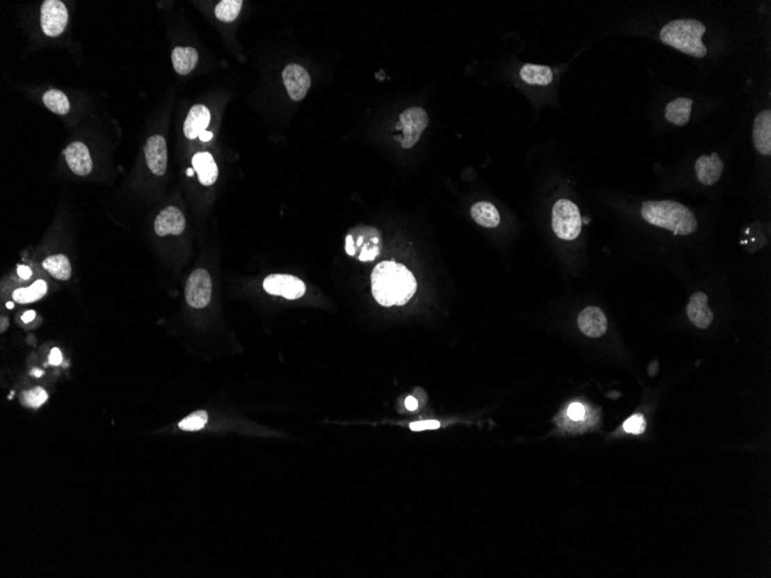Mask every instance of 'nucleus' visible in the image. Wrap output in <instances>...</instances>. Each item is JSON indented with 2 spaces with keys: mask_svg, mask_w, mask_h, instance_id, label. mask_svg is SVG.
Wrapping results in <instances>:
<instances>
[{
  "mask_svg": "<svg viewBox=\"0 0 771 578\" xmlns=\"http://www.w3.org/2000/svg\"><path fill=\"white\" fill-rule=\"evenodd\" d=\"M48 292V284L43 280H38L28 288H20L13 292L14 301L19 304H31L45 297Z\"/></svg>",
  "mask_w": 771,
  "mask_h": 578,
  "instance_id": "nucleus-24",
  "label": "nucleus"
},
{
  "mask_svg": "<svg viewBox=\"0 0 771 578\" xmlns=\"http://www.w3.org/2000/svg\"><path fill=\"white\" fill-rule=\"evenodd\" d=\"M644 220L655 227H663L672 234L688 236L697 230V217L681 203L663 200L646 201L641 208Z\"/></svg>",
  "mask_w": 771,
  "mask_h": 578,
  "instance_id": "nucleus-2",
  "label": "nucleus"
},
{
  "mask_svg": "<svg viewBox=\"0 0 771 578\" xmlns=\"http://www.w3.org/2000/svg\"><path fill=\"white\" fill-rule=\"evenodd\" d=\"M687 315L694 325L707 329L714 321V313L708 305V296L704 292H695L687 305Z\"/></svg>",
  "mask_w": 771,
  "mask_h": 578,
  "instance_id": "nucleus-14",
  "label": "nucleus"
},
{
  "mask_svg": "<svg viewBox=\"0 0 771 578\" xmlns=\"http://www.w3.org/2000/svg\"><path fill=\"white\" fill-rule=\"evenodd\" d=\"M7 327H8V319L6 316H1V319H0V332H5Z\"/></svg>",
  "mask_w": 771,
  "mask_h": 578,
  "instance_id": "nucleus-36",
  "label": "nucleus"
},
{
  "mask_svg": "<svg viewBox=\"0 0 771 578\" xmlns=\"http://www.w3.org/2000/svg\"><path fill=\"white\" fill-rule=\"evenodd\" d=\"M199 138L201 141H205V143H207V141H209V140L213 138V133L207 132V131H205V132H202L201 133V134H200Z\"/></svg>",
  "mask_w": 771,
  "mask_h": 578,
  "instance_id": "nucleus-37",
  "label": "nucleus"
},
{
  "mask_svg": "<svg viewBox=\"0 0 771 578\" xmlns=\"http://www.w3.org/2000/svg\"><path fill=\"white\" fill-rule=\"evenodd\" d=\"M21 401H22V404L24 406L31 408V409H38L48 401V392H45V389L41 388V387H38V388L24 392L21 396Z\"/></svg>",
  "mask_w": 771,
  "mask_h": 578,
  "instance_id": "nucleus-27",
  "label": "nucleus"
},
{
  "mask_svg": "<svg viewBox=\"0 0 771 578\" xmlns=\"http://www.w3.org/2000/svg\"><path fill=\"white\" fill-rule=\"evenodd\" d=\"M264 289L271 296H280L288 300H294L304 296L306 285L301 278L292 275L273 274L264 278Z\"/></svg>",
  "mask_w": 771,
  "mask_h": 578,
  "instance_id": "nucleus-7",
  "label": "nucleus"
},
{
  "mask_svg": "<svg viewBox=\"0 0 771 578\" xmlns=\"http://www.w3.org/2000/svg\"><path fill=\"white\" fill-rule=\"evenodd\" d=\"M63 362V355H61V350L57 348H54L51 350L50 355H49V364L50 365L58 366Z\"/></svg>",
  "mask_w": 771,
  "mask_h": 578,
  "instance_id": "nucleus-32",
  "label": "nucleus"
},
{
  "mask_svg": "<svg viewBox=\"0 0 771 578\" xmlns=\"http://www.w3.org/2000/svg\"><path fill=\"white\" fill-rule=\"evenodd\" d=\"M186 173H187V176H189V177L193 176V173H194V170L187 169V172Z\"/></svg>",
  "mask_w": 771,
  "mask_h": 578,
  "instance_id": "nucleus-39",
  "label": "nucleus"
},
{
  "mask_svg": "<svg viewBox=\"0 0 771 578\" xmlns=\"http://www.w3.org/2000/svg\"><path fill=\"white\" fill-rule=\"evenodd\" d=\"M693 101L690 98L678 97L665 108V118L676 126L686 125L690 122Z\"/></svg>",
  "mask_w": 771,
  "mask_h": 578,
  "instance_id": "nucleus-19",
  "label": "nucleus"
},
{
  "mask_svg": "<svg viewBox=\"0 0 771 578\" xmlns=\"http://www.w3.org/2000/svg\"><path fill=\"white\" fill-rule=\"evenodd\" d=\"M646 426L644 417L642 415H635L625 422L623 430L626 431L627 433L641 434L646 430Z\"/></svg>",
  "mask_w": 771,
  "mask_h": 578,
  "instance_id": "nucleus-29",
  "label": "nucleus"
},
{
  "mask_svg": "<svg viewBox=\"0 0 771 578\" xmlns=\"http://www.w3.org/2000/svg\"><path fill=\"white\" fill-rule=\"evenodd\" d=\"M520 78L531 86H548L553 81V71L543 65L525 64L520 71Z\"/></svg>",
  "mask_w": 771,
  "mask_h": 578,
  "instance_id": "nucleus-20",
  "label": "nucleus"
},
{
  "mask_svg": "<svg viewBox=\"0 0 771 578\" xmlns=\"http://www.w3.org/2000/svg\"><path fill=\"white\" fill-rule=\"evenodd\" d=\"M145 155L149 170L156 176H164L168 166V149L162 136H152L147 140Z\"/></svg>",
  "mask_w": 771,
  "mask_h": 578,
  "instance_id": "nucleus-10",
  "label": "nucleus"
},
{
  "mask_svg": "<svg viewBox=\"0 0 771 578\" xmlns=\"http://www.w3.org/2000/svg\"><path fill=\"white\" fill-rule=\"evenodd\" d=\"M68 12L65 3L59 0H47L42 5V31L50 38H56L65 31L67 26Z\"/></svg>",
  "mask_w": 771,
  "mask_h": 578,
  "instance_id": "nucleus-8",
  "label": "nucleus"
},
{
  "mask_svg": "<svg viewBox=\"0 0 771 578\" xmlns=\"http://www.w3.org/2000/svg\"><path fill=\"white\" fill-rule=\"evenodd\" d=\"M47 108L57 115H66L70 111V102L64 93L57 89H50L43 95Z\"/></svg>",
  "mask_w": 771,
  "mask_h": 578,
  "instance_id": "nucleus-25",
  "label": "nucleus"
},
{
  "mask_svg": "<svg viewBox=\"0 0 771 578\" xmlns=\"http://www.w3.org/2000/svg\"><path fill=\"white\" fill-rule=\"evenodd\" d=\"M210 111L205 105H194L191 109L186 120L184 122V134L187 139L194 140L199 138L201 133L206 131L210 124Z\"/></svg>",
  "mask_w": 771,
  "mask_h": 578,
  "instance_id": "nucleus-17",
  "label": "nucleus"
},
{
  "mask_svg": "<svg viewBox=\"0 0 771 578\" xmlns=\"http://www.w3.org/2000/svg\"><path fill=\"white\" fill-rule=\"evenodd\" d=\"M285 89L291 99L298 102L304 99L311 87V77L303 66L298 64H289L282 73Z\"/></svg>",
  "mask_w": 771,
  "mask_h": 578,
  "instance_id": "nucleus-9",
  "label": "nucleus"
},
{
  "mask_svg": "<svg viewBox=\"0 0 771 578\" xmlns=\"http://www.w3.org/2000/svg\"><path fill=\"white\" fill-rule=\"evenodd\" d=\"M193 169L198 173L200 183L203 186H212L218 177V168L209 152H198L193 156Z\"/></svg>",
  "mask_w": 771,
  "mask_h": 578,
  "instance_id": "nucleus-18",
  "label": "nucleus"
},
{
  "mask_svg": "<svg viewBox=\"0 0 771 578\" xmlns=\"http://www.w3.org/2000/svg\"><path fill=\"white\" fill-rule=\"evenodd\" d=\"M45 271H48L51 276L57 278L59 281H68L72 276V268L67 257L63 254L51 255L47 257L42 264Z\"/></svg>",
  "mask_w": 771,
  "mask_h": 578,
  "instance_id": "nucleus-23",
  "label": "nucleus"
},
{
  "mask_svg": "<svg viewBox=\"0 0 771 578\" xmlns=\"http://www.w3.org/2000/svg\"><path fill=\"white\" fill-rule=\"evenodd\" d=\"M406 408L409 410V411H416L417 408H418L417 399L413 397V396L408 397V399H406Z\"/></svg>",
  "mask_w": 771,
  "mask_h": 578,
  "instance_id": "nucleus-34",
  "label": "nucleus"
},
{
  "mask_svg": "<svg viewBox=\"0 0 771 578\" xmlns=\"http://www.w3.org/2000/svg\"><path fill=\"white\" fill-rule=\"evenodd\" d=\"M173 64L175 71L180 75H187L194 70L199 56L196 49L177 47L173 51Z\"/></svg>",
  "mask_w": 771,
  "mask_h": 578,
  "instance_id": "nucleus-21",
  "label": "nucleus"
},
{
  "mask_svg": "<svg viewBox=\"0 0 771 578\" xmlns=\"http://www.w3.org/2000/svg\"><path fill=\"white\" fill-rule=\"evenodd\" d=\"M724 163L717 152H713L710 156H700L695 163V172L697 179L700 183L707 186H711L717 183L723 172Z\"/></svg>",
  "mask_w": 771,
  "mask_h": 578,
  "instance_id": "nucleus-15",
  "label": "nucleus"
},
{
  "mask_svg": "<svg viewBox=\"0 0 771 578\" xmlns=\"http://www.w3.org/2000/svg\"><path fill=\"white\" fill-rule=\"evenodd\" d=\"M585 416V406L580 404V403H573L572 406L569 408V417L572 420H582Z\"/></svg>",
  "mask_w": 771,
  "mask_h": 578,
  "instance_id": "nucleus-31",
  "label": "nucleus"
},
{
  "mask_svg": "<svg viewBox=\"0 0 771 578\" xmlns=\"http://www.w3.org/2000/svg\"><path fill=\"white\" fill-rule=\"evenodd\" d=\"M207 422H208V415L206 411H196V412L192 413L190 416H187L186 418H184L180 422V430L183 431H200L205 427Z\"/></svg>",
  "mask_w": 771,
  "mask_h": 578,
  "instance_id": "nucleus-28",
  "label": "nucleus"
},
{
  "mask_svg": "<svg viewBox=\"0 0 771 578\" xmlns=\"http://www.w3.org/2000/svg\"><path fill=\"white\" fill-rule=\"evenodd\" d=\"M243 1L241 0H222L217 3L215 15L223 22H232L241 13Z\"/></svg>",
  "mask_w": 771,
  "mask_h": 578,
  "instance_id": "nucleus-26",
  "label": "nucleus"
},
{
  "mask_svg": "<svg viewBox=\"0 0 771 578\" xmlns=\"http://www.w3.org/2000/svg\"><path fill=\"white\" fill-rule=\"evenodd\" d=\"M440 423L436 420H425V422H417V423L410 424V430L413 432L417 431H427V430H436L439 428Z\"/></svg>",
  "mask_w": 771,
  "mask_h": 578,
  "instance_id": "nucleus-30",
  "label": "nucleus"
},
{
  "mask_svg": "<svg viewBox=\"0 0 771 578\" xmlns=\"http://www.w3.org/2000/svg\"><path fill=\"white\" fill-rule=\"evenodd\" d=\"M17 275H19L22 280H26V281H27V280L31 278V268L27 267V266H19V267H17Z\"/></svg>",
  "mask_w": 771,
  "mask_h": 578,
  "instance_id": "nucleus-33",
  "label": "nucleus"
},
{
  "mask_svg": "<svg viewBox=\"0 0 771 578\" xmlns=\"http://www.w3.org/2000/svg\"><path fill=\"white\" fill-rule=\"evenodd\" d=\"M35 316H36V312L27 311L26 312V313H24V314H22L21 319H22V321H24V323H29V322H31L33 321V320H34Z\"/></svg>",
  "mask_w": 771,
  "mask_h": 578,
  "instance_id": "nucleus-35",
  "label": "nucleus"
},
{
  "mask_svg": "<svg viewBox=\"0 0 771 578\" xmlns=\"http://www.w3.org/2000/svg\"><path fill=\"white\" fill-rule=\"evenodd\" d=\"M753 143L761 155H771V111L763 110L754 119Z\"/></svg>",
  "mask_w": 771,
  "mask_h": 578,
  "instance_id": "nucleus-16",
  "label": "nucleus"
},
{
  "mask_svg": "<svg viewBox=\"0 0 771 578\" xmlns=\"http://www.w3.org/2000/svg\"><path fill=\"white\" fill-rule=\"evenodd\" d=\"M552 227L562 241H574L581 234L580 210L571 200L560 199L552 209Z\"/></svg>",
  "mask_w": 771,
  "mask_h": 578,
  "instance_id": "nucleus-4",
  "label": "nucleus"
},
{
  "mask_svg": "<svg viewBox=\"0 0 771 578\" xmlns=\"http://www.w3.org/2000/svg\"><path fill=\"white\" fill-rule=\"evenodd\" d=\"M186 227V220L183 213L177 207H166L156 217L154 227L155 232L159 237H166L168 234L180 236L183 234Z\"/></svg>",
  "mask_w": 771,
  "mask_h": 578,
  "instance_id": "nucleus-11",
  "label": "nucleus"
},
{
  "mask_svg": "<svg viewBox=\"0 0 771 578\" xmlns=\"http://www.w3.org/2000/svg\"><path fill=\"white\" fill-rule=\"evenodd\" d=\"M187 304L193 308H205L212 299V278L205 269H196L190 275L185 287Z\"/></svg>",
  "mask_w": 771,
  "mask_h": 578,
  "instance_id": "nucleus-6",
  "label": "nucleus"
},
{
  "mask_svg": "<svg viewBox=\"0 0 771 578\" xmlns=\"http://www.w3.org/2000/svg\"><path fill=\"white\" fill-rule=\"evenodd\" d=\"M578 327L585 336L590 338L602 337L607 330V319L601 308L590 306L580 313Z\"/></svg>",
  "mask_w": 771,
  "mask_h": 578,
  "instance_id": "nucleus-12",
  "label": "nucleus"
},
{
  "mask_svg": "<svg viewBox=\"0 0 771 578\" xmlns=\"http://www.w3.org/2000/svg\"><path fill=\"white\" fill-rule=\"evenodd\" d=\"M471 216L476 223L484 227H495L500 223V215L497 208L490 202L475 203L471 207Z\"/></svg>",
  "mask_w": 771,
  "mask_h": 578,
  "instance_id": "nucleus-22",
  "label": "nucleus"
},
{
  "mask_svg": "<svg viewBox=\"0 0 771 578\" xmlns=\"http://www.w3.org/2000/svg\"><path fill=\"white\" fill-rule=\"evenodd\" d=\"M707 28L697 19H678L670 21L660 29V38L663 45L694 58H704L708 50L702 38Z\"/></svg>",
  "mask_w": 771,
  "mask_h": 578,
  "instance_id": "nucleus-3",
  "label": "nucleus"
},
{
  "mask_svg": "<svg viewBox=\"0 0 771 578\" xmlns=\"http://www.w3.org/2000/svg\"><path fill=\"white\" fill-rule=\"evenodd\" d=\"M65 159L72 172L78 176H87L92 172L93 162L85 143H72L64 152Z\"/></svg>",
  "mask_w": 771,
  "mask_h": 578,
  "instance_id": "nucleus-13",
  "label": "nucleus"
},
{
  "mask_svg": "<svg viewBox=\"0 0 771 578\" xmlns=\"http://www.w3.org/2000/svg\"><path fill=\"white\" fill-rule=\"evenodd\" d=\"M6 307L8 308V310H12V308L14 307L13 303H7Z\"/></svg>",
  "mask_w": 771,
  "mask_h": 578,
  "instance_id": "nucleus-40",
  "label": "nucleus"
},
{
  "mask_svg": "<svg viewBox=\"0 0 771 578\" xmlns=\"http://www.w3.org/2000/svg\"><path fill=\"white\" fill-rule=\"evenodd\" d=\"M372 294L383 307L403 306L416 294L417 281L413 273L395 261L376 264L371 275Z\"/></svg>",
  "mask_w": 771,
  "mask_h": 578,
  "instance_id": "nucleus-1",
  "label": "nucleus"
},
{
  "mask_svg": "<svg viewBox=\"0 0 771 578\" xmlns=\"http://www.w3.org/2000/svg\"><path fill=\"white\" fill-rule=\"evenodd\" d=\"M429 125V115L423 108L413 106L406 109L399 115V124L397 129H402L403 138L401 145L404 149L413 148L420 141V136Z\"/></svg>",
  "mask_w": 771,
  "mask_h": 578,
  "instance_id": "nucleus-5",
  "label": "nucleus"
},
{
  "mask_svg": "<svg viewBox=\"0 0 771 578\" xmlns=\"http://www.w3.org/2000/svg\"><path fill=\"white\" fill-rule=\"evenodd\" d=\"M42 374H43V372H42V371H40V369H36V371H33V376H38V378H40V376H42Z\"/></svg>",
  "mask_w": 771,
  "mask_h": 578,
  "instance_id": "nucleus-38",
  "label": "nucleus"
}]
</instances>
